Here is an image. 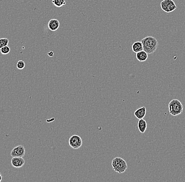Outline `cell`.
<instances>
[{
    "mask_svg": "<svg viewBox=\"0 0 185 182\" xmlns=\"http://www.w3.org/2000/svg\"><path fill=\"white\" fill-rule=\"evenodd\" d=\"M141 42L142 43L143 50L147 53L148 54H151L155 52L158 48V40L152 36H147L142 39Z\"/></svg>",
    "mask_w": 185,
    "mask_h": 182,
    "instance_id": "cell-1",
    "label": "cell"
},
{
    "mask_svg": "<svg viewBox=\"0 0 185 182\" xmlns=\"http://www.w3.org/2000/svg\"><path fill=\"white\" fill-rule=\"evenodd\" d=\"M168 106L169 112L172 116H178L182 114L184 110L183 104L178 99L172 100L169 102Z\"/></svg>",
    "mask_w": 185,
    "mask_h": 182,
    "instance_id": "cell-2",
    "label": "cell"
},
{
    "mask_svg": "<svg viewBox=\"0 0 185 182\" xmlns=\"http://www.w3.org/2000/svg\"><path fill=\"white\" fill-rule=\"evenodd\" d=\"M112 165L113 170L120 174L125 172L127 169V164L126 161L119 157L113 159Z\"/></svg>",
    "mask_w": 185,
    "mask_h": 182,
    "instance_id": "cell-3",
    "label": "cell"
},
{
    "mask_svg": "<svg viewBox=\"0 0 185 182\" xmlns=\"http://www.w3.org/2000/svg\"><path fill=\"white\" fill-rule=\"evenodd\" d=\"M161 9L166 13H171L176 9L177 6L173 0H163L160 3Z\"/></svg>",
    "mask_w": 185,
    "mask_h": 182,
    "instance_id": "cell-4",
    "label": "cell"
},
{
    "mask_svg": "<svg viewBox=\"0 0 185 182\" xmlns=\"http://www.w3.org/2000/svg\"><path fill=\"white\" fill-rule=\"evenodd\" d=\"M69 143L72 148L74 149H78L82 147L83 142L82 140L79 136L77 135H74L69 138Z\"/></svg>",
    "mask_w": 185,
    "mask_h": 182,
    "instance_id": "cell-5",
    "label": "cell"
},
{
    "mask_svg": "<svg viewBox=\"0 0 185 182\" xmlns=\"http://www.w3.org/2000/svg\"><path fill=\"white\" fill-rule=\"evenodd\" d=\"M25 154V149L23 145H20L15 147L11 152L12 157H23Z\"/></svg>",
    "mask_w": 185,
    "mask_h": 182,
    "instance_id": "cell-6",
    "label": "cell"
},
{
    "mask_svg": "<svg viewBox=\"0 0 185 182\" xmlns=\"http://www.w3.org/2000/svg\"><path fill=\"white\" fill-rule=\"evenodd\" d=\"M25 162V160L22 157H13L11 160V164L15 168H22Z\"/></svg>",
    "mask_w": 185,
    "mask_h": 182,
    "instance_id": "cell-7",
    "label": "cell"
},
{
    "mask_svg": "<svg viewBox=\"0 0 185 182\" xmlns=\"http://www.w3.org/2000/svg\"><path fill=\"white\" fill-rule=\"evenodd\" d=\"M60 23L57 19H51L48 23V27L51 31H57L59 29Z\"/></svg>",
    "mask_w": 185,
    "mask_h": 182,
    "instance_id": "cell-8",
    "label": "cell"
},
{
    "mask_svg": "<svg viewBox=\"0 0 185 182\" xmlns=\"http://www.w3.org/2000/svg\"><path fill=\"white\" fill-rule=\"evenodd\" d=\"M146 114V108L145 106H142L141 108L137 109L134 112V115L138 119L144 118L145 117Z\"/></svg>",
    "mask_w": 185,
    "mask_h": 182,
    "instance_id": "cell-9",
    "label": "cell"
},
{
    "mask_svg": "<svg viewBox=\"0 0 185 182\" xmlns=\"http://www.w3.org/2000/svg\"><path fill=\"white\" fill-rule=\"evenodd\" d=\"M147 124L146 121L143 119H139L138 122V130L140 131V133H144L145 132L146 130L147 129Z\"/></svg>",
    "mask_w": 185,
    "mask_h": 182,
    "instance_id": "cell-10",
    "label": "cell"
},
{
    "mask_svg": "<svg viewBox=\"0 0 185 182\" xmlns=\"http://www.w3.org/2000/svg\"><path fill=\"white\" fill-rule=\"evenodd\" d=\"M148 54L144 50H142L140 52L136 53V58L140 62H145L148 58Z\"/></svg>",
    "mask_w": 185,
    "mask_h": 182,
    "instance_id": "cell-11",
    "label": "cell"
},
{
    "mask_svg": "<svg viewBox=\"0 0 185 182\" xmlns=\"http://www.w3.org/2000/svg\"><path fill=\"white\" fill-rule=\"evenodd\" d=\"M132 48L133 52L136 53L140 52L142 50H143V47H142V42L138 41V42H135L132 45Z\"/></svg>",
    "mask_w": 185,
    "mask_h": 182,
    "instance_id": "cell-12",
    "label": "cell"
},
{
    "mask_svg": "<svg viewBox=\"0 0 185 182\" xmlns=\"http://www.w3.org/2000/svg\"><path fill=\"white\" fill-rule=\"evenodd\" d=\"M53 4L56 7H61L66 4L65 0H52Z\"/></svg>",
    "mask_w": 185,
    "mask_h": 182,
    "instance_id": "cell-13",
    "label": "cell"
},
{
    "mask_svg": "<svg viewBox=\"0 0 185 182\" xmlns=\"http://www.w3.org/2000/svg\"><path fill=\"white\" fill-rule=\"evenodd\" d=\"M9 43V39L7 38H0V49L4 46H7Z\"/></svg>",
    "mask_w": 185,
    "mask_h": 182,
    "instance_id": "cell-14",
    "label": "cell"
},
{
    "mask_svg": "<svg viewBox=\"0 0 185 182\" xmlns=\"http://www.w3.org/2000/svg\"><path fill=\"white\" fill-rule=\"evenodd\" d=\"M1 53L3 55H7L10 52V48L7 46H5L0 49Z\"/></svg>",
    "mask_w": 185,
    "mask_h": 182,
    "instance_id": "cell-15",
    "label": "cell"
},
{
    "mask_svg": "<svg viewBox=\"0 0 185 182\" xmlns=\"http://www.w3.org/2000/svg\"><path fill=\"white\" fill-rule=\"evenodd\" d=\"M17 68L20 69V70H22L25 67V62L23 60H20L17 63Z\"/></svg>",
    "mask_w": 185,
    "mask_h": 182,
    "instance_id": "cell-16",
    "label": "cell"
},
{
    "mask_svg": "<svg viewBox=\"0 0 185 182\" xmlns=\"http://www.w3.org/2000/svg\"><path fill=\"white\" fill-rule=\"evenodd\" d=\"M48 55L50 57H53L54 56V53L53 52H50L48 53Z\"/></svg>",
    "mask_w": 185,
    "mask_h": 182,
    "instance_id": "cell-17",
    "label": "cell"
},
{
    "mask_svg": "<svg viewBox=\"0 0 185 182\" xmlns=\"http://www.w3.org/2000/svg\"><path fill=\"white\" fill-rule=\"evenodd\" d=\"M2 175H1V174L0 173V182L2 181Z\"/></svg>",
    "mask_w": 185,
    "mask_h": 182,
    "instance_id": "cell-18",
    "label": "cell"
}]
</instances>
